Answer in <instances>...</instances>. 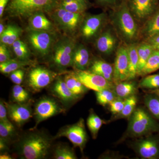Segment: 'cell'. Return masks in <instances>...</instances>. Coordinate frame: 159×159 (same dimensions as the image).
I'll return each mask as SVG.
<instances>
[{"label": "cell", "instance_id": "34", "mask_svg": "<svg viewBox=\"0 0 159 159\" xmlns=\"http://www.w3.org/2000/svg\"><path fill=\"white\" fill-rule=\"evenodd\" d=\"M137 102V98L135 95L130 96L125 99V105L120 113L117 115L118 119L125 118L130 117L132 114L135 110Z\"/></svg>", "mask_w": 159, "mask_h": 159}, {"label": "cell", "instance_id": "16", "mask_svg": "<svg viewBox=\"0 0 159 159\" xmlns=\"http://www.w3.org/2000/svg\"><path fill=\"white\" fill-rule=\"evenodd\" d=\"M5 103L8 116L18 126L24 125L32 117V111L29 105L19 103Z\"/></svg>", "mask_w": 159, "mask_h": 159}, {"label": "cell", "instance_id": "27", "mask_svg": "<svg viewBox=\"0 0 159 159\" xmlns=\"http://www.w3.org/2000/svg\"><path fill=\"white\" fill-rule=\"evenodd\" d=\"M90 5L88 0H61L60 6L71 12L84 13Z\"/></svg>", "mask_w": 159, "mask_h": 159}, {"label": "cell", "instance_id": "2", "mask_svg": "<svg viewBox=\"0 0 159 159\" xmlns=\"http://www.w3.org/2000/svg\"><path fill=\"white\" fill-rule=\"evenodd\" d=\"M61 0H10L6 11L11 17L27 18L37 12L51 13Z\"/></svg>", "mask_w": 159, "mask_h": 159}, {"label": "cell", "instance_id": "19", "mask_svg": "<svg viewBox=\"0 0 159 159\" xmlns=\"http://www.w3.org/2000/svg\"><path fill=\"white\" fill-rule=\"evenodd\" d=\"M52 92L57 98L66 103L75 101L80 97L74 94L68 87L64 80L60 78L54 84Z\"/></svg>", "mask_w": 159, "mask_h": 159}, {"label": "cell", "instance_id": "4", "mask_svg": "<svg viewBox=\"0 0 159 159\" xmlns=\"http://www.w3.org/2000/svg\"><path fill=\"white\" fill-rule=\"evenodd\" d=\"M159 131V125L144 109H135L130 116L127 132L130 136L140 137Z\"/></svg>", "mask_w": 159, "mask_h": 159}, {"label": "cell", "instance_id": "1", "mask_svg": "<svg viewBox=\"0 0 159 159\" xmlns=\"http://www.w3.org/2000/svg\"><path fill=\"white\" fill-rule=\"evenodd\" d=\"M112 10L111 21L118 36L126 45L137 43L140 38V25L130 12L126 0H122Z\"/></svg>", "mask_w": 159, "mask_h": 159}, {"label": "cell", "instance_id": "18", "mask_svg": "<svg viewBox=\"0 0 159 159\" xmlns=\"http://www.w3.org/2000/svg\"><path fill=\"white\" fill-rule=\"evenodd\" d=\"M29 21L30 30L51 32L54 29L53 24L43 12H37L31 16L29 18Z\"/></svg>", "mask_w": 159, "mask_h": 159}, {"label": "cell", "instance_id": "33", "mask_svg": "<svg viewBox=\"0 0 159 159\" xmlns=\"http://www.w3.org/2000/svg\"><path fill=\"white\" fill-rule=\"evenodd\" d=\"M97 102L100 105L105 106L110 103L114 99H116V94L112 89H107L96 92Z\"/></svg>", "mask_w": 159, "mask_h": 159}, {"label": "cell", "instance_id": "31", "mask_svg": "<svg viewBox=\"0 0 159 159\" xmlns=\"http://www.w3.org/2000/svg\"><path fill=\"white\" fill-rule=\"evenodd\" d=\"M11 46L17 59L25 61H29L30 52L25 43L19 39L16 41Z\"/></svg>", "mask_w": 159, "mask_h": 159}, {"label": "cell", "instance_id": "39", "mask_svg": "<svg viewBox=\"0 0 159 159\" xmlns=\"http://www.w3.org/2000/svg\"><path fill=\"white\" fill-rule=\"evenodd\" d=\"M15 132V128L11 122L5 123L0 121V136L6 140L11 138Z\"/></svg>", "mask_w": 159, "mask_h": 159}, {"label": "cell", "instance_id": "42", "mask_svg": "<svg viewBox=\"0 0 159 159\" xmlns=\"http://www.w3.org/2000/svg\"><path fill=\"white\" fill-rule=\"evenodd\" d=\"M24 76L25 72L21 69H19L11 73L10 78L11 81L16 84L20 85L23 82Z\"/></svg>", "mask_w": 159, "mask_h": 159}, {"label": "cell", "instance_id": "23", "mask_svg": "<svg viewBox=\"0 0 159 159\" xmlns=\"http://www.w3.org/2000/svg\"><path fill=\"white\" fill-rule=\"evenodd\" d=\"M138 43L126 45L128 51L129 60V77L128 80H131L138 76L139 56H138Z\"/></svg>", "mask_w": 159, "mask_h": 159}, {"label": "cell", "instance_id": "14", "mask_svg": "<svg viewBox=\"0 0 159 159\" xmlns=\"http://www.w3.org/2000/svg\"><path fill=\"white\" fill-rule=\"evenodd\" d=\"M129 60L127 45H121L117 48L114 65V84L128 80Z\"/></svg>", "mask_w": 159, "mask_h": 159}, {"label": "cell", "instance_id": "45", "mask_svg": "<svg viewBox=\"0 0 159 159\" xmlns=\"http://www.w3.org/2000/svg\"><path fill=\"white\" fill-rule=\"evenodd\" d=\"M152 46L154 50L159 51V34L144 40Z\"/></svg>", "mask_w": 159, "mask_h": 159}, {"label": "cell", "instance_id": "36", "mask_svg": "<svg viewBox=\"0 0 159 159\" xmlns=\"http://www.w3.org/2000/svg\"><path fill=\"white\" fill-rule=\"evenodd\" d=\"M54 158L56 159H76L77 157L72 148L66 145L57 146L54 153Z\"/></svg>", "mask_w": 159, "mask_h": 159}, {"label": "cell", "instance_id": "48", "mask_svg": "<svg viewBox=\"0 0 159 159\" xmlns=\"http://www.w3.org/2000/svg\"><path fill=\"white\" fill-rule=\"evenodd\" d=\"M0 159H11L12 158L11 157V156L7 153L1 154L0 155Z\"/></svg>", "mask_w": 159, "mask_h": 159}, {"label": "cell", "instance_id": "35", "mask_svg": "<svg viewBox=\"0 0 159 159\" xmlns=\"http://www.w3.org/2000/svg\"><path fill=\"white\" fill-rule=\"evenodd\" d=\"M144 102L151 113L159 119V96L147 95L145 96Z\"/></svg>", "mask_w": 159, "mask_h": 159}, {"label": "cell", "instance_id": "37", "mask_svg": "<svg viewBox=\"0 0 159 159\" xmlns=\"http://www.w3.org/2000/svg\"><path fill=\"white\" fill-rule=\"evenodd\" d=\"M139 87L148 89H159V74L148 75L144 77L139 83Z\"/></svg>", "mask_w": 159, "mask_h": 159}, {"label": "cell", "instance_id": "20", "mask_svg": "<svg viewBox=\"0 0 159 159\" xmlns=\"http://www.w3.org/2000/svg\"><path fill=\"white\" fill-rule=\"evenodd\" d=\"M159 34V8L140 28V38L144 40Z\"/></svg>", "mask_w": 159, "mask_h": 159}, {"label": "cell", "instance_id": "49", "mask_svg": "<svg viewBox=\"0 0 159 159\" xmlns=\"http://www.w3.org/2000/svg\"><path fill=\"white\" fill-rule=\"evenodd\" d=\"M6 28H5V25H4L3 23L1 21V23H0V34L3 33V31L6 29Z\"/></svg>", "mask_w": 159, "mask_h": 159}, {"label": "cell", "instance_id": "40", "mask_svg": "<svg viewBox=\"0 0 159 159\" xmlns=\"http://www.w3.org/2000/svg\"><path fill=\"white\" fill-rule=\"evenodd\" d=\"M125 99L117 97L109 104L110 110L113 115L120 113L125 105Z\"/></svg>", "mask_w": 159, "mask_h": 159}, {"label": "cell", "instance_id": "17", "mask_svg": "<svg viewBox=\"0 0 159 159\" xmlns=\"http://www.w3.org/2000/svg\"><path fill=\"white\" fill-rule=\"evenodd\" d=\"M118 46L116 34L111 29H107L99 34L96 41V47L100 53L105 55L112 54Z\"/></svg>", "mask_w": 159, "mask_h": 159}, {"label": "cell", "instance_id": "29", "mask_svg": "<svg viewBox=\"0 0 159 159\" xmlns=\"http://www.w3.org/2000/svg\"><path fill=\"white\" fill-rule=\"evenodd\" d=\"M31 64V62L30 61H25L18 59H11L6 62L1 63L0 71L2 74H11L15 71Z\"/></svg>", "mask_w": 159, "mask_h": 159}, {"label": "cell", "instance_id": "44", "mask_svg": "<svg viewBox=\"0 0 159 159\" xmlns=\"http://www.w3.org/2000/svg\"><path fill=\"white\" fill-rule=\"evenodd\" d=\"M7 115L8 112L5 102L1 100L0 102V121L5 123L11 122L8 119Z\"/></svg>", "mask_w": 159, "mask_h": 159}, {"label": "cell", "instance_id": "9", "mask_svg": "<svg viewBox=\"0 0 159 159\" xmlns=\"http://www.w3.org/2000/svg\"><path fill=\"white\" fill-rule=\"evenodd\" d=\"M28 40L33 50L41 56L50 53L54 42V37L51 32L30 30Z\"/></svg>", "mask_w": 159, "mask_h": 159}, {"label": "cell", "instance_id": "10", "mask_svg": "<svg viewBox=\"0 0 159 159\" xmlns=\"http://www.w3.org/2000/svg\"><path fill=\"white\" fill-rule=\"evenodd\" d=\"M64 110L54 99L44 97L40 99L35 104L34 115L36 128L40 122L63 111Z\"/></svg>", "mask_w": 159, "mask_h": 159}, {"label": "cell", "instance_id": "6", "mask_svg": "<svg viewBox=\"0 0 159 159\" xmlns=\"http://www.w3.org/2000/svg\"><path fill=\"white\" fill-rule=\"evenodd\" d=\"M51 14L55 24L61 30L70 33L75 32L84 20V13L71 12L60 6Z\"/></svg>", "mask_w": 159, "mask_h": 159}, {"label": "cell", "instance_id": "15", "mask_svg": "<svg viewBox=\"0 0 159 159\" xmlns=\"http://www.w3.org/2000/svg\"><path fill=\"white\" fill-rule=\"evenodd\" d=\"M137 153L144 159H156L159 157V139L149 137L141 139L135 143Z\"/></svg>", "mask_w": 159, "mask_h": 159}, {"label": "cell", "instance_id": "11", "mask_svg": "<svg viewBox=\"0 0 159 159\" xmlns=\"http://www.w3.org/2000/svg\"><path fill=\"white\" fill-rule=\"evenodd\" d=\"M74 73L80 81L89 89L98 92L107 89H114L113 83L91 71L75 70Z\"/></svg>", "mask_w": 159, "mask_h": 159}, {"label": "cell", "instance_id": "46", "mask_svg": "<svg viewBox=\"0 0 159 159\" xmlns=\"http://www.w3.org/2000/svg\"><path fill=\"white\" fill-rule=\"evenodd\" d=\"M10 0H0V16L2 17Z\"/></svg>", "mask_w": 159, "mask_h": 159}, {"label": "cell", "instance_id": "25", "mask_svg": "<svg viewBox=\"0 0 159 159\" xmlns=\"http://www.w3.org/2000/svg\"><path fill=\"white\" fill-rule=\"evenodd\" d=\"M22 32V30L18 26L9 25L6 26L3 33L0 34L1 43L7 46L12 45L16 41L19 39Z\"/></svg>", "mask_w": 159, "mask_h": 159}, {"label": "cell", "instance_id": "7", "mask_svg": "<svg viewBox=\"0 0 159 159\" xmlns=\"http://www.w3.org/2000/svg\"><path fill=\"white\" fill-rule=\"evenodd\" d=\"M134 17L143 25L159 8V0H126Z\"/></svg>", "mask_w": 159, "mask_h": 159}, {"label": "cell", "instance_id": "3", "mask_svg": "<svg viewBox=\"0 0 159 159\" xmlns=\"http://www.w3.org/2000/svg\"><path fill=\"white\" fill-rule=\"evenodd\" d=\"M52 139L46 134L33 132L23 137L19 145L20 155L26 159L45 158L49 153Z\"/></svg>", "mask_w": 159, "mask_h": 159}, {"label": "cell", "instance_id": "41", "mask_svg": "<svg viewBox=\"0 0 159 159\" xmlns=\"http://www.w3.org/2000/svg\"><path fill=\"white\" fill-rule=\"evenodd\" d=\"M98 6L105 8L111 9L112 10L115 9L120 4L122 0H95Z\"/></svg>", "mask_w": 159, "mask_h": 159}, {"label": "cell", "instance_id": "26", "mask_svg": "<svg viewBox=\"0 0 159 159\" xmlns=\"http://www.w3.org/2000/svg\"><path fill=\"white\" fill-rule=\"evenodd\" d=\"M137 49L139 56L138 76H139L148 58L154 49L148 43L144 41L139 43H138Z\"/></svg>", "mask_w": 159, "mask_h": 159}, {"label": "cell", "instance_id": "5", "mask_svg": "<svg viewBox=\"0 0 159 159\" xmlns=\"http://www.w3.org/2000/svg\"><path fill=\"white\" fill-rule=\"evenodd\" d=\"M77 46L76 41L69 37L62 38L56 43L53 48L52 58L53 63L57 69L64 70L73 66Z\"/></svg>", "mask_w": 159, "mask_h": 159}, {"label": "cell", "instance_id": "24", "mask_svg": "<svg viewBox=\"0 0 159 159\" xmlns=\"http://www.w3.org/2000/svg\"><path fill=\"white\" fill-rule=\"evenodd\" d=\"M114 92L117 97L125 99L135 95L136 93V84L130 80H125L114 84Z\"/></svg>", "mask_w": 159, "mask_h": 159}, {"label": "cell", "instance_id": "38", "mask_svg": "<svg viewBox=\"0 0 159 159\" xmlns=\"http://www.w3.org/2000/svg\"><path fill=\"white\" fill-rule=\"evenodd\" d=\"M12 99L16 103H23L29 98V95L25 89L18 84H16L12 90Z\"/></svg>", "mask_w": 159, "mask_h": 159}, {"label": "cell", "instance_id": "43", "mask_svg": "<svg viewBox=\"0 0 159 159\" xmlns=\"http://www.w3.org/2000/svg\"><path fill=\"white\" fill-rule=\"evenodd\" d=\"M7 45L1 43L0 45V63L6 62L11 59Z\"/></svg>", "mask_w": 159, "mask_h": 159}, {"label": "cell", "instance_id": "47", "mask_svg": "<svg viewBox=\"0 0 159 159\" xmlns=\"http://www.w3.org/2000/svg\"><path fill=\"white\" fill-rule=\"evenodd\" d=\"M7 146L6 143V140L1 138L0 139V150L1 151L6 150L7 148Z\"/></svg>", "mask_w": 159, "mask_h": 159}, {"label": "cell", "instance_id": "50", "mask_svg": "<svg viewBox=\"0 0 159 159\" xmlns=\"http://www.w3.org/2000/svg\"><path fill=\"white\" fill-rule=\"evenodd\" d=\"M156 92H157V93L158 94V95L159 96V89H157V90Z\"/></svg>", "mask_w": 159, "mask_h": 159}, {"label": "cell", "instance_id": "21", "mask_svg": "<svg viewBox=\"0 0 159 159\" xmlns=\"http://www.w3.org/2000/svg\"><path fill=\"white\" fill-rule=\"evenodd\" d=\"M89 70L102 76L110 82L113 83L114 66L104 61H95Z\"/></svg>", "mask_w": 159, "mask_h": 159}, {"label": "cell", "instance_id": "13", "mask_svg": "<svg viewBox=\"0 0 159 159\" xmlns=\"http://www.w3.org/2000/svg\"><path fill=\"white\" fill-rule=\"evenodd\" d=\"M55 76L54 73L45 68H34L28 75V86L33 92H39L48 86L54 80Z\"/></svg>", "mask_w": 159, "mask_h": 159}, {"label": "cell", "instance_id": "12", "mask_svg": "<svg viewBox=\"0 0 159 159\" xmlns=\"http://www.w3.org/2000/svg\"><path fill=\"white\" fill-rule=\"evenodd\" d=\"M107 21V16L105 13L87 16L80 26V33L82 37L86 40L94 38L102 31Z\"/></svg>", "mask_w": 159, "mask_h": 159}, {"label": "cell", "instance_id": "28", "mask_svg": "<svg viewBox=\"0 0 159 159\" xmlns=\"http://www.w3.org/2000/svg\"><path fill=\"white\" fill-rule=\"evenodd\" d=\"M63 80L69 89L77 96L84 94L87 90L88 89L80 81L74 72L66 75Z\"/></svg>", "mask_w": 159, "mask_h": 159}, {"label": "cell", "instance_id": "32", "mask_svg": "<svg viewBox=\"0 0 159 159\" xmlns=\"http://www.w3.org/2000/svg\"><path fill=\"white\" fill-rule=\"evenodd\" d=\"M103 121L94 113L90 114L87 119V124L92 134L93 139H96L100 128L103 124Z\"/></svg>", "mask_w": 159, "mask_h": 159}, {"label": "cell", "instance_id": "22", "mask_svg": "<svg viewBox=\"0 0 159 159\" xmlns=\"http://www.w3.org/2000/svg\"><path fill=\"white\" fill-rule=\"evenodd\" d=\"M90 56L88 50L82 44L77 46L74 52L73 66L75 70H85L89 64Z\"/></svg>", "mask_w": 159, "mask_h": 159}, {"label": "cell", "instance_id": "8", "mask_svg": "<svg viewBox=\"0 0 159 159\" xmlns=\"http://www.w3.org/2000/svg\"><path fill=\"white\" fill-rule=\"evenodd\" d=\"M60 137L67 138L76 147H78L83 151L87 141V135L83 119H80L73 125H66L60 129L54 139Z\"/></svg>", "mask_w": 159, "mask_h": 159}, {"label": "cell", "instance_id": "30", "mask_svg": "<svg viewBox=\"0 0 159 159\" xmlns=\"http://www.w3.org/2000/svg\"><path fill=\"white\" fill-rule=\"evenodd\" d=\"M159 70V51L154 50L148 58L139 76H145Z\"/></svg>", "mask_w": 159, "mask_h": 159}]
</instances>
